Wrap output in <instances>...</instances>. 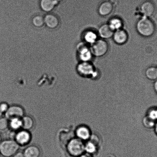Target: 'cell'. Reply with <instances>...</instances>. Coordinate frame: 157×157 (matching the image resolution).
Masks as SVG:
<instances>
[{
	"instance_id": "obj_1",
	"label": "cell",
	"mask_w": 157,
	"mask_h": 157,
	"mask_svg": "<svg viewBox=\"0 0 157 157\" xmlns=\"http://www.w3.org/2000/svg\"><path fill=\"white\" fill-rule=\"evenodd\" d=\"M136 29L140 34L145 37L152 36L156 30V27L153 21L145 16L138 21Z\"/></svg>"
},
{
	"instance_id": "obj_2",
	"label": "cell",
	"mask_w": 157,
	"mask_h": 157,
	"mask_svg": "<svg viewBox=\"0 0 157 157\" xmlns=\"http://www.w3.org/2000/svg\"><path fill=\"white\" fill-rule=\"evenodd\" d=\"M20 147L14 140L2 141L0 143V155L4 157H12L18 151Z\"/></svg>"
},
{
	"instance_id": "obj_3",
	"label": "cell",
	"mask_w": 157,
	"mask_h": 157,
	"mask_svg": "<svg viewBox=\"0 0 157 157\" xmlns=\"http://www.w3.org/2000/svg\"><path fill=\"white\" fill-rule=\"evenodd\" d=\"M68 153L74 157H78L83 154L84 150V144L82 140L78 138L72 139L67 146Z\"/></svg>"
},
{
	"instance_id": "obj_4",
	"label": "cell",
	"mask_w": 157,
	"mask_h": 157,
	"mask_svg": "<svg viewBox=\"0 0 157 157\" xmlns=\"http://www.w3.org/2000/svg\"><path fill=\"white\" fill-rule=\"evenodd\" d=\"M92 55L97 57L104 56L108 50V45L107 42L102 40H96L91 44L90 47Z\"/></svg>"
},
{
	"instance_id": "obj_5",
	"label": "cell",
	"mask_w": 157,
	"mask_h": 157,
	"mask_svg": "<svg viewBox=\"0 0 157 157\" xmlns=\"http://www.w3.org/2000/svg\"><path fill=\"white\" fill-rule=\"evenodd\" d=\"M77 71L80 75L84 77L90 76H96L97 73L95 71L93 66L88 62L80 63L77 68Z\"/></svg>"
},
{
	"instance_id": "obj_6",
	"label": "cell",
	"mask_w": 157,
	"mask_h": 157,
	"mask_svg": "<svg viewBox=\"0 0 157 157\" xmlns=\"http://www.w3.org/2000/svg\"><path fill=\"white\" fill-rule=\"evenodd\" d=\"M24 109L21 106L18 105L10 106L5 113V117L8 120L14 118H21L24 116Z\"/></svg>"
},
{
	"instance_id": "obj_7",
	"label": "cell",
	"mask_w": 157,
	"mask_h": 157,
	"mask_svg": "<svg viewBox=\"0 0 157 157\" xmlns=\"http://www.w3.org/2000/svg\"><path fill=\"white\" fill-rule=\"evenodd\" d=\"M77 50L80 59L82 61L88 62L91 59L92 54L87 43H80L78 44Z\"/></svg>"
},
{
	"instance_id": "obj_8",
	"label": "cell",
	"mask_w": 157,
	"mask_h": 157,
	"mask_svg": "<svg viewBox=\"0 0 157 157\" xmlns=\"http://www.w3.org/2000/svg\"><path fill=\"white\" fill-rule=\"evenodd\" d=\"M31 139V135L29 131L22 130L16 133L14 140L20 146H24L29 144Z\"/></svg>"
},
{
	"instance_id": "obj_9",
	"label": "cell",
	"mask_w": 157,
	"mask_h": 157,
	"mask_svg": "<svg viewBox=\"0 0 157 157\" xmlns=\"http://www.w3.org/2000/svg\"><path fill=\"white\" fill-rule=\"evenodd\" d=\"M141 10L144 16L148 17L154 14L156 8L155 4L151 2L146 1L141 5Z\"/></svg>"
},
{
	"instance_id": "obj_10",
	"label": "cell",
	"mask_w": 157,
	"mask_h": 157,
	"mask_svg": "<svg viewBox=\"0 0 157 157\" xmlns=\"http://www.w3.org/2000/svg\"><path fill=\"white\" fill-rule=\"evenodd\" d=\"M113 36L115 42L119 44H125L128 39V35L127 32L121 29L115 31Z\"/></svg>"
},
{
	"instance_id": "obj_11",
	"label": "cell",
	"mask_w": 157,
	"mask_h": 157,
	"mask_svg": "<svg viewBox=\"0 0 157 157\" xmlns=\"http://www.w3.org/2000/svg\"><path fill=\"white\" fill-rule=\"evenodd\" d=\"M114 5L110 2L107 0L101 3L98 9L100 14L102 16H107L112 13Z\"/></svg>"
},
{
	"instance_id": "obj_12",
	"label": "cell",
	"mask_w": 157,
	"mask_h": 157,
	"mask_svg": "<svg viewBox=\"0 0 157 157\" xmlns=\"http://www.w3.org/2000/svg\"><path fill=\"white\" fill-rule=\"evenodd\" d=\"M77 137L81 140H86L89 139L91 136L90 129L85 126H81L77 128L76 131Z\"/></svg>"
},
{
	"instance_id": "obj_13",
	"label": "cell",
	"mask_w": 157,
	"mask_h": 157,
	"mask_svg": "<svg viewBox=\"0 0 157 157\" xmlns=\"http://www.w3.org/2000/svg\"><path fill=\"white\" fill-rule=\"evenodd\" d=\"M25 157H41V150L35 145H30L25 149L23 152Z\"/></svg>"
},
{
	"instance_id": "obj_14",
	"label": "cell",
	"mask_w": 157,
	"mask_h": 157,
	"mask_svg": "<svg viewBox=\"0 0 157 157\" xmlns=\"http://www.w3.org/2000/svg\"><path fill=\"white\" fill-rule=\"evenodd\" d=\"M114 31L112 30L108 24H104L99 29L100 36L104 39H108L113 36Z\"/></svg>"
},
{
	"instance_id": "obj_15",
	"label": "cell",
	"mask_w": 157,
	"mask_h": 157,
	"mask_svg": "<svg viewBox=\"0 0 157 157\" xmlns=\"http://www.w3.org/2000/svg\"><path fill=\"white\" fill-rule=\"evenodd\" d=\"M44 19L45 24L49 28H56L59 24V21L57 17L55 15L52 14L46 15Z\"/></svg>"
},
{
	"instance_id": "obj_16",
	"label": "cell",
	"mask_w": 157,
	"mask_h": 157,
	"mask_svg": "<svg viewBox=\"0 0 157 157\" xmlns=\"http://www.w3.org/2000/svg\"><path fill=\"white\" fill-rule=\"evenodd\" d=\"M58 3L56 0H41L40 6L44 11L49 12L53 10Z\"/></svg>"
},
{
	"instance_id": "obj_17",
	"label": "cell",
	"mask_w": 157,
	"mask_h": 157,
	"mask_svg": "<svg viewBox=\"0 0 157 157\" xmlns=\"http://www.w3.org/2000/svg\"><path fill=\"white\" fill-rule=\"evenodd\" d=\"M22 126V128L23 130L29 131L32 130L34 125V120L31 117L29 116H24L21 118Z\"/></svg>"
},
{
	"instance_id": "obj_18",
	"label": "cell",
	"mask_w": 157,
	"mask_h": 157,
	"mask_svg": "<svg viewBox=\"0 0 157 157\" xmlns=\"http://www.w3.org/2000/svg\"><path fill=\"white\" fill-rule=\"evenodd\" d=\"M9 121V127H10L12 130L16 131L22 128L21 118H14Z\"/></svg>"
},
{
	"instance_id": "obj_19",
	"label": "cell",
	"mask_w": 157,
	"mask_h": 157,
	"mask_svg": "<svg viewBox=\"0 0 157 157\" xmlns=\"http://www.w3.org/2000/svg\"><path fill=\"white\" fill-rule=\"evenodd\" d=\"M108 25L114 31L119 30L122 27L123 23L119 18H113L109 21Z\"/></svg>"
},
{
	"instance_id": "obj_20",
	"label": "cell",
	"mask_w": 157,
	"mask_h": 157,
	"mask_svg": "<svg viewBox=\"0 0 157 157\" xmlns=\"http://www.w3.org/2000/svg\"><path fill=\"white\" fill-rule=\"evenodd\" d=\"M97 38L96 33L92 31L86 32L84 36V39L87 44H93L96 40Z\"/></svg>"
},
{
	"instance_id": "obj_21",
	"label": "cell",
	"mask_w": 157,
	"mask_h": 157,
	"mask_svg": "<svg viewBox=\"0 0 157 157\" xmlns=\"http://www.w3.org/2000/svg\"><path fill=\"white\" fill-rule=\"evenodd\" d=\"M145 75L149 79L154 81L157 79V69L155 67H150L146 70Z\"/></svg>"
},
{
	"instance_id": "obj_22",
	"label": "cell",
	"mask_w": 157,
	"mask_h": 157,
	"mask_svg": "<svg viewBox=\"0 0 157 157\" xmlns=\"http://www.w3.org/2000/svg\"><path fill=\"white\" fill-rule=\"evenodd\" d=\"M157 121L151 119L147 115L143 120V124L144 127L148 129L154 128Z\"/></svg>"
},
{
	"instance_id": "obj_23",
	"label": "cell",
	"mask_w": 157,
	"mask_h": 157,
	"mask_svg": "<svg viewBox=\"0 0 157 157\" xmlns=\"http://www.w3.org/2000/svg\"><path fill=\"white\" fill-rule=\"evenodd\" d=\"M32 23L35 27H42L45 24L44 18L40 15H37L33 18L32 19Z\"/></svg>"
},
{
	"instance_id": "obj_24",
	"label": "cell",
	"mask_w": 157,
	"mask_h": 157,
	"mask_svg": "<svg viewBox=\"0 0 157 157\" xmlns=\"http://www.w3.org/2000/svg\"><path fill=\"white\" fill-rule=\"evenodd\" d=\"M96 146L92 141H89L84 144V150L89 154H93L96 151Z\"/></svg>"
},
{
	"instance_id": "obj_25",
	"label": "cell",
	"mask_w": 157,
	"mask_h": 157,
	"mask_svg": "<svg viewBox=\"0 0 157 157\" xmlns=\"http://www.w3.org/2000/svg\"><path fill=\"white\" fill-rule=\"evenodd\" d=\"M9 128V121L5 117L0 118V131H6Z\"/></svg>"
},
{
	"instance_id": "obj_26",
	"label": "cell",
	"mask_w": 157,
	"mask_h": 157,
	"mask_svg": "<svg viewBox=\"0 0 157 157\" xmlns=\"http://www.w3.org/2000/svg\"><path fill=\"white\" fill-rule=\"evenodd\" d=\"M147 116L153 121H157V108L150 109L147 112Z\"/></svg>"
},
{
	"instance_id": "obj_27",
	"label": "cell",
	"mask_w": 157,
	"mask_h": 157,
	"mask_svg": "<svg viewBox=\"0 0 157 157\" xmlns=\"http://www.w3.org/2000/svg\"><path fill=\"white\" fill-rule=\"evenodd\" d=\"M9 107L7 103L2 102L0 104V111L3 114L7 112Z\"/></svg>"
},
{
	"instance_id": "obj_28",
	"label": "cell",
	"mask_w": 157,
	"mask_h": 157,
	"mask_svg": "<svg viewBox=\"0 0 157 157\" xmlns=\"http://www.w3.org/2000/svg\"><path fill=\"white\" fill-rule=\"evenodd\" d=\"M12 157H25L23 152L18 151Z\"/></svg>"
},
{
	"instance_id": "obj_29",
	"label": "cell",
	"mask_w": 157,
	"mask_h": 157,
	"mask_svg": "<svg viewBox=\"0 0 157 157\" xmlns=\"http://www.w3.org/2000/svg\"><path fill=\"white\" fill-rule=\"evenodd\" d=\"M154 88L155 91L156 92V93L157 94V79L156 80V81H155L154 85Z\"/></svg>"
},
{
	"instance_id": "obj_30",
	"label": "cell",
	"mask_w": 157,
	"mask_h": 157,
	"mask_svg": "<svg viewBox=\"0 0 157 157\" xmlns=\"http://www.w3.org/2000/svg\"><path fill=\"white\" fill-rule=\"evenodd\" d=\"M79 157H92L89 154H82L81 156H79Z\"/></svg>"
},
{
	"instance_id": "obj_31",
	"label": "cell",
	"mask_w": 157,
	"mask_h": 157,
	"mask_svg": "<svg viewBox=\"0 0 157 157\" xmlns=\"http://www.w3.org/2000/svg\"><path fill=\"white\" fill-rule=\"evenodd\" d=\"M154 129L155 133H156V135H157V121L156 123V124H155Z\"/></svg>"
},
{
	"instance_id": "obj_32",
	"label": "cell",
	"mask_w": 157,
	"mask_h": 157,
	"mask_svg": "<svg viewBox=\"0 0 157 157\" xmlns=\"http://www.w3.org/2000/svg\"><path fill=\"white\" fill-rule=\"evenodd\" d=\"M3 115V113H2V112H1V111H0V118L1 117H2Z\"/></svg>"
},
{
	"instance_id": "obj_33",
	"label": "cell",
	"mask_w": 157,
	"mask_h": 157,
	"mask_svg": "<svg viewBox=\"0 0 157 157\" xmlns=\"http://www.w3.org/2000/svg\"><path fill=\"white\" fill-rule=\"evenodd\" d=\"M2 141V136L0 134V143H1Z\"/></svg>"
},
{
	"instance_id": "obj_34",
	"label": "cell",
	"mask_w": 157,
	"mask_h": 157,
	"mask_svg": "<svg viewBox=\"0 0 157 157\" xmlns=\"http://www.w3.org/2000/svg\"><path fill=\"white\" fill-rule=\"evenodd\" d=\"M56 1H57L58 2L62 1H63V0H56Z\"/></svg>"
},
{
	"instance_id": "obj_35",
	"label": "cell",
	"mask_w": 157,
	"mask_h": 157,
	"mask_svg": "<svg viewBox=\"0 0 157 157\" xmlns=\"http://www.w3.org/2000/svg\"><path fill=\"white\" fill-rule=\"evenodd\" d=\"M108 157H112V156H109Z\"/></svg>"
},
{
	"instance_id": "obj_36",
	"label": "cell",
	"mask_w": 157,
	"mask_h": 157,
	"mask_svg": "<svg viewBox=\"0 0 157 157\" xmlns=\"http://www.w3.org/2000/svg\"><path fill=\"white\" fill-rule=\"evenodd\" d=\"M157 69V67H156Z\"/></svg>"
}]
</instances>
